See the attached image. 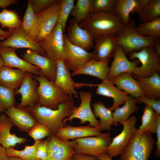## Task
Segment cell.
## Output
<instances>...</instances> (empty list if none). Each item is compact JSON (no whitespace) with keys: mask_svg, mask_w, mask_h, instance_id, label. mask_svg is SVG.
I'll return each instance as SVG.
<instances>
[{"mask_svg":"<svg viewBox=\"0 0 160 160\" xmlns=\"http://www.w3.org/2000/svg\"><path fill=\"white\" fill-rule=\"evenodd\" d=\"M75 104L74 99L71 96L55 110L40 106L36 103L33 107L26 108L37 122L45 125L49 130L51 135L55 136L58 129L66 126L63 120L71 114L76 107Z\"/></svg>","mask_w":160,"mask_h":160,"instance_id":"6da1fadb","label":"cell"},{"mask_svg":"<svg viewBox=\"0 0 160 160\" xmlns=\"http://www.w3.org/2000/svg\"><path fill=\"white\" fill-rule=\"evenodd\" d=\"M79 25L88 32L94 41L116 34L125 25L115 13L102 12H91Z\"/></svg>","mask_w":160,"mask_h":160,"instance_id":"7a4b0ae2","label":"cell"},{"mask_svg":"<svg viewBox=\"0 0 160 160\" xmlns=\"http://www.w3.org/2000/svg\"><path fill=\"white\" fill-rule=\"evenodd\" d=\"M136 27L135 20L130 19L122 30L115 35V42L121 47L126 55L145 47H153L158 38L140 35L136 31Z\"/></svg>","mask_w":160,"mask_h":160,"instance_id":"3957f363","label":"cell"},{"mask_svg":"<svg viewBox=\"0 0 160 160\" xmlns=\"http://www.w3.org/2000/svg\"><path fill=\"white\" fill-rule=\"evenodd\" d=\"M33 78L39 83L36 89L39 98L36 103L40 106L55 110L70 97L62 88L55 85V82L47 79L41 72L40 75Z\"/></svg>","mask_w":160,"mask_h":160,"instance_id":"277c9868","label":"cell"},{"mask_svg":"<svg viewBox=\"0 0 160 160\" xmlns=\"http://www.w3.org/2000/svg\"><path fill=\"white\" fill-rule=\"evenodd\" d=\"M112 138L109 132L101 133L93 137H87L76 138L74 146L75 153L89 155L96 158L107 153L108 147Z\"/></svg>","mask_w":160,"mask_h":160,"instance_id":"5b68a950","label":"cell"},{"mask_svg":"<svg viewBox=\"0 0 160 160\" xmlns=\"http://www.w3.org/2000/svg\"><path fill=\"white\" fill-rule=\"evenodd\" d=\"M129 59L137 58L141 63L137 66L133 73L143 78L149 77L156 72H160V59L153 47H146L129 54Z\"/></svg>","mask_w":160,"mask_h":160,"instance_id":"8992f818","label":"cell"},{"mask_svg":"<svg viewBox=\"0 0 160 160\" xmlns=\"http://www.w3.org/2000/svg\"><path fill=\"white\" fill-rule=\"evenodd\" d=\"M63 33L61 25L57 23L47 37L38 42L45 51L47 56L55 62L63 59L64 46Z\"/></svg>","mask_w":160,"mask_h":160,"instance_id":"52a82bcc","label":"cell"},{"mask_svg":"<svg viewBox=\"0 0 160 160\" xmlns=\"http://www.w3.org/2000/svg\"><path fill=\"white\" fill-rule=\"evenodd\" d=\"M137 118L135 115L130 116L126 121L121 122L123 129L121 132L112 140L108 147L107 154L111 157L120 155L124 149L131 140L137 130Z\"/></svg>","mask_w":160,"mask_h":160,"instance_id":"ba28073f","label":"cell"},{"mask_svg":"<svg viewBox=\"0 0 160 160\" xmlns=\"http://www.w3.org/2000/svg\"><path fill=\"white\" fill-rule=\"evenodd\" d=\"M63 60L67 68L73 72L93 58L91 52L71 44L64 35Z\"/></svg>","mask_w":160,"mask_h":160,"instance_id":"9c48e42d","label":"cell"},{"mask_svg":"<svg viewBox=\"0 0 160 160\" xmlns=\"http://www.w3.org/2000/svg\"><path fill=\"white\" fill-rule=\"evenodd\" d=\"M79 95L81 101L80 105L78 107H75L71 114L63 120L64 122L66 123L67 121H71L73 119H78L80 120L81 124H84L88 121L89 123V125L91 127L100 126V121L95 117L90 106L92 92L80 91Z\"/></svg>","mask_w":160,"mask_h":160,"instance_id":"30bf717a","label":"cell"},{"mask_svg":"<svg viewBox=\"0 0 160 160\" xmlns=\"http://www.w3.org/2000/svg\"><path fill=\"white\" fill-rule=\"evenodd\" d=\"M48 138L47 160H69L72 158L76 143L73 140H64L52 135Z\"/></svg>","mask_w":160,"mask_h":160,"instance_id":"8fae6325","label":"cell"},{"mask_svg":"<svg viewBox=\"0 0 160 160\" xmlns=\"http://www.w3.org/2000/svg\"><path fill=\"white\" fill-rule=\"evenodd\" d=\"M22 57L28 63L39 68L41 74L47 79L55 82L57 70L56 62L30 49L27 50Z\"/></svg>","mask_w":160,"mask_h":160,"instance_id":"7c38bea8","label":"cell"},{"mask_svg":"<svg viewBox=\"0 0 160 160\" xmlns=\"http://www.w3.org/2000/svg\"><path fill=\"white\" fill-rule=\"evenodd\" d=\"M10 31L12 32L11 35L5 40L0 42V47H9L16 49L27 48L36 51L42 56H47L44 50L38 42L28 36L21 27Z\"/></svg>","mask_w":160,"mask_h":160,"instance_id":"4fadbf2b","label":"cell"},{"mask_svg":"<svg viewBox=\"0 0 160 160\" xmlns=\"http://www.w3.org/2000/svg\"><path fill=\"white\" fill-rule=\"evenodd\" d=\"M60 1L36 14L40 31L36 41H41L52 31L57 23L61 8Z\"/></svg>","mask_w":160,"mask_h":160,"instance_id":"5bb4252c","label":"cell"},{"mask_svg":"<svg viewBox=\"0 0 160 160\" xmlns=\"http://www.w3.org/2000/svg\"><path fill=\"white\" fill-rule=\"evenodd\" d=\"M69 24L65 36L71 44L87 51L94 46V41L89 33L81 27L74 18L70 20Z\"/></svg>","mask_w":160,"mask_h":160,"instance_id":"9a60e30c","label":"cell"},{"mask_svg":"<svg viewBox=\"0 0 160 160\" xmlns=\"http://www.w3.org/2000/svg\"><path fill=\"white\" fill-rule=\"evenodd\" d=\"M107 78L111 80L124 72L133 73L139 63L136 60H129L121 47L117 44Z\"/></svg>","mask_w":160,"mask_h":160,"instance_id":"2e32d148","label":"cell"},{"mask_svg":"<svg viewBox=\"0 0 160 160\" xmlns=\"http://www.w3.org/2000/svg\"><path fill=\"white\" fill-rule=\"evenodd\" d=\"M38 84L37 81L33 79L32 73L26 72L20 88L16 91L17 94L21 95V102L18 107H31L36 104L39 98L36 91Z\"/></svg>","mask_w":160,"mask_h":160,"instance_id":"e0dca14e","label":"cell"},{"mask_svg":"<svg viewBox=\"0 0 160 160\" xmlns=\"http://www.w3.org/2000/svg\"><path fill=\"white\" fill-rule=\"evenodd\" d=\"M16 49L9 47H0V55L4 65L12 68H16L26 72L38 76L40 74V69L20 58L17 55Z\"/></svg>","mask_w":160,"mask_h":160,"instance_id":"ac0fdd59","label":"cell"},{"mask_svg":"<svg viewBox=\"0 0 160 160\" xmlns=\"http://www.w3.org/2000/svg\"><path fill=\"white\" fill-rule=\"evenodd\" d=\"M4 112L20 131L28 132L37 122L26 108L12 106Z\"/></svg>","mask_w":160,"mask_h":160,"instance_id":"d6986e66","label":"cell"},{"mask_svg":"<svg viewBox=\"0 0 160 160\" xmlns=\"http://www.w3.org/2000/svg\"><path fill=\"white\" fill-rule=\"evenodd\" d=\"M101 131L100 126L93 127L88 125L73 127L68 125L58 129L55 136L61 140L67 141L69 139L97 136L101 133Z\"/></svg>","mask_w":160,"mask_h":160,"instance_id":"ffe728a7","label":"cell"},{"mask_svg":"<svg viewBox=\"0 0 160 160\" xmlns=\"http://www.w3.org/2000/svg\"><path fill=\"white\" fill-rule=\"evenodd\" d=\"M91 85L97 86L95 93L112 98L113 103L108 108L111 111H114L121 105L124 104L126 102L128 94L125 92L118 89L107 78L102 81L101 83Z\"/></svg>","mask_w":160,"mask_h":160,"instance_id":"44dd1931","label":"cell"},{"mask_svg":"<svg viewBox=\"0 0 160 160\" xmlns=\"http://www.w3.org/2000/svg\"><path fill=\"white\" fill-rule=\"evenodd\" d=\"M115 35L111 34L95 41V44L91 52L93 58L100 61L109 62L113 57L117 44Z\"/></svg>","mask_w":160,"mask_h":160,"instance_id":"7402d4cb","label":"cell"},{"mask_svg":"<svg viewBox=\"0 0 160 160\" xmlns=\"http://www.w3.org/2000/svg\"><path fill=\"white\" fill-rule=\"evenodd\" d=\"M57 73L55 83L60 87L70 96H77L78 93L75 90L76 87L83 84H76L71 77L69 71L65 65L62 59L56 62Z\"/></svg>","mask_w":160,"mask_h":160,"instance_id":"603a6c76","label":"cell"},{"mask_svg":"<svg viewBox=\"0 0 160 160\" xmlns=\"http://www.w3.org/2000/svg\"><path fill=\"white\" fill-rule=\"evenodd\" d=\"M149 0H116L114 12L119 17L122 23L127 24L129 22L130 14L137 13L147 3Z\"/></svg>","mask_w":160,"mask_h":160,"instance_id":"cb8c5ba5","label":"cell"},{"mask_svg":"<svg viewBox=\"0 0 160 160\" xmlns=\"http://www.w3.org/2000/svg\"><path fill=\"white\" fill-rule=\"evenodd\" d=\"M13 126L8 116L5 113H1L0 115V144L5 148H15L17 144H23L26 141L25 137L11 134L10 129Z\"/></svg>","mask_w":160,"mask_h":160,"instance_id":"d4e9b609","label":"cell"},{"mask_svg":"<svg viewBox=\"0 0 160 160\" xmlns=\"http://www.w3.org/2000/svg\"><path fill=\"white\" fill-rule=\"evenodd\" d=\"M132 73L124 72L110 80L120 90L129 94L135 98L144 96V94L137 81L134 78Z\"/></svg>","mask_w":160,"mask_h":160,"instance_id":"484cf974","label":"cell"},{"mask_svg":"<svg viewBox=\"0 0 160 160\" xmlns=\"http://www.w3.org/2000/svg\"><path fill=\"white\" fill-rule=\"evenodd\" d=\"M109 62L100 61L92 59L76 71L73 72L71 76L85 74L97 77L102 81L107 78L110 70Z\"/></svg>","mask_w":160,"mask_h":160,"instance_id":"4316f807","label":"cell"},{"mask_svg":"<svg viewBox=\"0 0 160 160\" xmlns=\"http://www.w3.org/2000/svg\"><path fill=\"white\" fill-rule=\"evenodd\" d=\"M132 75L141 88L145 96L155 100L160 99V76L159 73L156 72L148 78L141 77L133 73Z\"/></svg>","mask_w":160,"mask_h":160,"instance_id":"83f0119b","label":"cell"},{"mask_svg":"<svg viewBox=\"0 0 160 160\" xmlns=\"http://www.w3.org/2000/svg\"><path fill=\"white\" fill-rule=\"evenodd\" d=\"M26 73L20 69L3 66L0 69V85L13 89L20 87Z\"/></svg>","mask_w":160,"mask_h":160,"instance_id":"f1b7e54d","label":"cell"},{"mask_svg":"<svg viewBox=\"0 0 160 160\" xmlns=\"http://www.w3.org/2000/svg\"><path fill=\"white\" fill-rule=\"evenodd\" d=\"M21 28L28 36L36 41L39 33L40 28L36 14L33 9L30 0L27 2Z\"/></svg>","mask_w":160,"mask_h":160,"instance_id":"f546056e","label":"cell"},{"mask_svg":"<svg viewBox=\"0 0 160 160\" xmlns=\"http://www.w3.org/2000/svg\"><path fill=\"white\" fill-rule=\"evenodd\" d=\"M136 104L133 97L128 95L124 105L117 107L112 113L113 125L117 126L118 123L126 121L132 114L138 111L140 108Z\"/></svg>","mask_w":160,"mask_h":160,"instance_id":"4dcf8cb0","label":"cell"},{"mask_svg":"<svg viewBox=\"0 0 160 160\" xmlns=\"http://www.w3.org/2000/svg\"><path fill=\"white\" fill-rule=\"evenodd\" d=\"M93 113L96 118L100 119V127L101 131H110L113 125L112 112L108 108L105 106L102 101H98L92 104Z\"/></svg>","mask_w":160,"mask_h":160,"instance_id":"1f68e13d","label":"cell"},{"mask_svg":"<svg viewBox=\"0 0 160 160\" xmlns=\"http://www.w3.org/2000/svg\"><path fill=\"white\" fill-rule=\"evenodd\" d=\"M157 114L152 108L145 105L141 117V124L136 132L141 134L145 132L155 134L157 123Z\"/></svg>","mask_w":160,"mask_h":160,"instance_id":"d6a6232c","label":"cell"},{"mask_svg":"<svg viewBox=\"0 0 160 160\" xmlns=\"http://www.w3.org/2000/svg\"><path fill=\"white\" fill-rule=\"evenodd\" d=\"M137 14L141 23L150 22L160 17V0H149Z\"/></svg>","mask_w":160,"mask_h":160,"instance_id":"836d02e7","label":"cell"},{"mask_svg":"<svg viewBox=\"0 0 160 160\" xmlns=\"http://www.w3.org/2000/svg\"><path fill=\"white\" fill-rule=\"evenodd\" d=\"M22 21L18 14L13 10L3 9L0 12V24L1 28L9 31L21 27Z\"/></svg>","mask_w":160,"mask_h":160,"instance_id":"e575fe53","label":"cell"},{"mask_svg":"<svg viewBox=\"0 0 160 160\" xmlns=\"http://www.w3.org/2000/svg\"><path fill=\"white\" fill-rule=\"evenodd\" d=\"M154 144L151 133L145 132L140 134L137 160H148Z\"/></svg>","mask_w":160,"mask_h":160,"instance_id":"d590c367","label":"cell"},{"mask_svg":"<svg viewBox=\"0 0 160 160\" xmlns=\"http://www.w3.org/2000/svg\"><path fill=\"white\" fill-rule=\"evenodd\" d=\"M92 0H78L71 12L79 23L86 19L92 12Z\"/></svg>","mask_w":160,"mask_h":160,"instance_id":"8d00e7d4","label":"cell"},{"mask_svg":"<svg viewBox=\"0 0 160 160\" xmlns=\"http://www.w3.org/2000/svg\"><path fill=\"white\" fill-rule=\"evenodd\" d=\"M137 32L144 36H160V17L151 21L140 23L136 27Z\"/></svg>","mask_w":160,"mask_h":160,"instance_id":"74e56055","label":"cell"},{"mask_svg":"<svg viewBox=\"0 0 160 160\" xmlns=\"http://www.w3.org/2000/svg\"><path fill=\"white\" fill-rule=\"evenodd\" d=\"M140 134L135 131L131 140L121 152L120 160H137Z\"/></svg>","mask_w":160,"mask_h":160,"instance_id":"f35d334b","label":"cell"},{"mask_svg":"<svg viewBox=\"0 0 160 160\" xmlns=\"http://www.w3.org/2000/svg\"><path fill=\"white\" fill-rule=\"evenodd\" d=\"M41 140L35 141L31 146L25 145L24 150L19 151L12 147L6 148L8 156H16L24 160H36L35 154L36 148Z\"/></svg>","mask_w":160,"mask_h":160,"instance_id":"ab89813d","label":"cell"},{"mask_svg":"<svg viewBox=\"0 0 160 160\" xmlns=\"http://www.w3.org/2000/svg\"><path fill=\"white\" fill-rule=\"evenodd\" d=\"M15 105L14 90L0 85V114Z\"/></svg>","mask_w":160,"mask_h":160,"instance_id":"60d3db41","label":"cell"},{"mask_svg":"<svg viewBox=\"0 0 160 160\" xmlns=\"http://www.w3.org/2000/svg\"><path fill=\"white\" fill-rule=\"evenodd\" d=\"M74 0H61V8L57 23L65 31L67 22L74 5Z\"/></svg>","mask_w":160,"mask_h":160,"instance_id":"b9f144b4","label":"cell"},{"mask_svg":"<svg viewBox=\"0 0 160 160\" xmlns=\"http://www.w3.org/2000/svg\"><path fill=\"white\" fill-rule=\"evenodd\" d=\"M116 0H92V12H114Z\"/></svg>","mask_w":160,"mask_h":160,"instance_id":"7bdbcfd3","label":"cell"},{"mask_svg":"<svg viewBox=\"0 0 160 160\" xmlns=\"http://www.w3.org/2000/svg\"><path fill=\"white\" fill-rule=\"evenodd\" d=\"M29 135L35 141L51 135L49 129L44 124L37 122L28 132Z\"/></svg>","mask_w":160,"mask_h":160,"instance_id":"ee69618b","label":"cell"},{"mask_svg":"<svg viewBox=\"0 0 160 160\" xmlns=\"http://www.w3.org/2000/svg\"><path fill=\"white\" fill-rule=\"evenodd\" d=\"M33 9L36 13L40 12L52 5L59 2L60 0H30Z\"/></svg>","mask_w":160,"mask_h":160,"instance_id":"f6af8a7d","label":"cell"},{"mask_svg":"<svg viewBox=\"0 0 160 160\" xmlns=\"http://www.w3.org/2000/svg\"><path fill=\"white\" fill-rule=\"evenodd\" d=\"M134 99L136 103H144L153 109L157 114L160 115V99L155 100L143 96L135 98Z\"/></svg>","mask_w":160,"mask_h":160,"instance_id":"bcb514c9","label":"cell"},{"mask_svg":"<svg viewBox=\"0 0 160 160\" xmlns=\"http://www.w3.org/2000/svg\"><path fill=\"white\" fill-rule=\"evenodd\" d=\"M48 138L44 140H41L38 145L36 149L35 154L37 159L47 160V146Z\"/></svg>","mask_w":160,"mask_h":160,"instance_id":"7dc6e473","label":"cell"},{"mask_svg":"<svg viewBox=\"0 0 160 160\" xmlns=\"http://www.w3.org/2000/svg\"><path fill=\"white\" fill-rule=\"evenodd\" d=\"M157 123L156 130L157 135V140L156 142V150L155 155L156 157H160V115L157 114Z\"/></svg>","mask_w":160,"mask_h":160,"instance_id":"c3c4849f","label":"cell"},{"mask_svg":"<svg viewBox=\"0 0 160 160\" xmlns=\"http://www.w3.org/2000/svg\"><path fill=\"white\" fill-rule=\"evenodd\" d=\"M72 159L73 160H97L94 156L85 154L74 153Z\"/></svg>","mask_w":160,"mask_h":160,"instance_id":"681fc988","label":"cell"},{"mask_svg":"<svg viewBox=\"0 0 160 160\" xmlns=\"http://www.w3.org/2000/svg\"><path fill=\"white\" fill-rule=\"evenodd\" d=\"M17 1V0H0V7L3 9H6L10 5L16 4Z\"/></svg>","mask_w":160,"mask_h":160,"instance_id":"f907efd6","label":"cell"},{"mask_svg":"<svg viewBox=\"0 0 160 160\" xmlns=\"http://www.w3.org/2000/svg\"><path fill=\"white\" fill-rule=\"evenodd\" d=\"M7 157L6 148L0 144V160H4Z\"/></svg>","mask_w":160,"mask_h":160,"instance_id":"816d5d0a","label":"cell"},{"mask_svg":"<svg viewBox=\"0 0 160 160\" xmlns=\"http://www.w3.org/2000/svg\"><path fill=\"white\" fill-rule=\"evenodd\" d=\"M12 33V32L10 31H6L0 28V36L4 38L5 39L9 37L11 35Z\"/></svg>","mask_w":160,"mask_h":160,"instance_id":"f5cc1de1","label":"cell"},{"mask_svg":"<svg viewBox=\"0 0 160 160\" xmlns=\"http://www.w3.org/2000/svg\"><path fill=\"white\" fill-rule=\"evenodd\" d=\"M153 48L157 54L160 56V42L159 38H158L155 41Z\"/></svg>","mask_w":160,"mask_h":160,"instance_id":"db71d44e","label":"cell"},{"mask_svg":"<svg viewBox=\"0 0 160 160\" xmlns=\"http://www.w3.org/2000/svg\"><path fill=\"white\" fill-rule=\"evenodd\" d=\"M98 160H113L107 153L102 154L96 158Z\"/></svg>","mask_w":160,"mask_h":160,"instance_id":"11a10c76","label":"cell"},{"mask_svg":"<svg viewBox=\"0 0 160 160\" xmlns=\"http://www.w3.org/2000/svg\"><path fill=\"white\" fill-rule=\"evenodd\" d=\"M4 160H24L16 156H8Z\"/></svg>","mask_w":160,"mask_h":160,"instance_id":"9f6ffc18","label":"cell"},{"mask_svg":"<svg viewBox=\"0 0 160 160\" xmlns=\"http://www.w3.org/2000/svg\"><path fill=\"white\" fill-rule=\"evenodd\" d=\"M3 66H4V63L0 55V69Z\"/></svg>","mask_w":160,"mask_h":160,"instance_id":"6f0895ef","label":"cell"},{"mask_svg":"<svg viewBox=\"0 0 160 160\" xmlns=\"http://www.w3.org/2000/svg\"><path fill=\"white\" fill-rule=\"evenodd\" d=\"M5 39L4 38L0 36V42L2 40H3L4 39Z\"/></svg>","mask_w":160,"mask_h":160,"instance_id":"680465c9","label":"cell"},{"mask_svg":"<svg viewBox=\"0 0 160 160\" xmlns=\"http://www.w3.org/2000/svg\"><path fill=\"white\" fill-rule=\"evenodd\" d=\"M36 160H42L41 159H37Z\"/></svg>","mask_w":160,"mask_h":160,"instance_id":"91938a15","label":"cell"},{"mask_svg":"<svg viewBox=\"0 0 160 160\" xmlns=\"http://www.w3.org/2000/svg\"><path fill=\"white\" fill-rule=\"evenodd\" d=\"M69 160H73V159L72 158L71 159H70Z\"/></svg>","mask_w":160,"mask_h":160,"instance_id":"94428289","label":"cell"}]
</instances>
